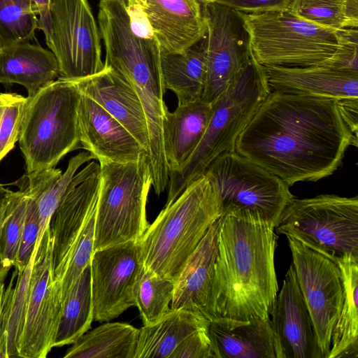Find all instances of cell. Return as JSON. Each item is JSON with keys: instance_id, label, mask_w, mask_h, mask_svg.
I'll return each mask as SVG.
<instances>
[{"instance_id": "obj_44", "label": "cell", "mask_w": 358, "mask_h": 358, "mask_svg": "<svg viewBox=\"0 0 358 358\" xmlns=\"http://www.w3.org/2000/svg\"><path fill=\"white\" fill-rule=\"evenodd\" d=\"M345 15L350 28L358 27V0H345Z\"/></svg>"}, {"instance_id": "obj_7", "label": "cell", "mask_w": 358, "mask_h": 358, "mask_svg": "<svg viewBox=\"0 0 358 358\" xmlns=\"http://www.w3.org/2000/svg\"><path fill=\"white\" fill-rule=\"evenodd\" d=\"M94 252L139 241L149 224L146 203L152 186L148 155L127 163H99Z\"/></svg>"}, {"instance_id": "obj_17", "label": "cell", "mask_w": 358, "mask_h": 358, "mask_svg": "<svg viewBox=\"0 0 358 358\" xmlns=\"http://www.w3.org/2000/svg\"><path fill=\"white\" fill-rule=\"evenodd\" d=\"M80 143L99 163H127L147 151L101 106L80 92L78 108Z\"/></svg>"}, {"instance_id": "obj_3", "label": "cell", "mask_w": 358, "mask_h": 358, "mask_svg": "<svg viewBox=\"0 0 358 358\" xmlns=\"http://www.w3.org/2000/svg\"><path fill=\"white\" fill-rule=\"evenodd\" d=\"M222 215L217 192L203 174L149 224L139 240L144 267L176 282L189 257Z\"/></svg>"}, {"instance_id": "obj_20", "label": "cell", "mask_w": 358, "mask_h": 358, "mask_svg": "<svg viewBox=\"0 0 358 358\" xmlns=\"http://www.w3.org/2000/svg\"><path fill=\"white\" fill-rule=\"evenodd\" d=\"M271 91L338 101L358 99V73L325 66H263Z\"/></svg>"}, {"instance_id": "obj_41", "label": "cell", "mask_w": 358, "mask_h": 358, "mask_svg": "<svg viewBox=\"0 0 358 358\" xmlns=\"http://www.w3.org/2000/svg\"><path fill=\"white\" fill-rule=\"evenodd\" d=\"M14 191L0 203V282L4 280L11 268L9 266L3 257L1 237L4 225L10 215L12 210V199Z\"/></svg>"}, {"instance_id": "obj_23", "label": "cell", "mask_w": 358, "mask_h": 358, "mask_svg": "<svg viewBox=\"0 0 358 358\" xmlns=\"http://www.w3.org/2000/svg\"><path fill=\"white\" fill-rule=\"evenodd\" d=\"M213 113L202 99L178 104L163 121V147L169 174L179 171L200 142Z\"/></svg>"}, {"instance_id": "obj_25", "label": "cell", "mask_w": 358, "mask_h": 358, "mask_svg": "<svg viewBox=\"0 0 358 358\" xmlns=\"http://www.w3.org/2000/svg\"><path fill=\"white\" fill-rule=\"evenodd\" d=\"M207 34L182 52H161L164 87L172 91L178 104L202 98L206 78Z\"/></svg>"}, {"instance_id": "obj_4", "label": "cell", "mask_w": 358, "mask_h": 358, "mask_svg": "<svg viewBox=\"0 0 358 358\" xmlns=\"http://www.w3.org/2000/svg\"><path fill=\"white\" fill-rule=\"evenodd\" d=\"M270 92L264 68L252 53L227 89L212 103L210 120L194 151L179 171L169 174L165 206L202 176L217 157L235 150L238 136Z\"/></svg>"}, {"instance_id": "obj_35", "label": "cell", "mask_w": 358, "mask_h": 358, "mask_svg": "<svg viewBox=\"0 0 358 358\" xmlns=\"http://www.w3.org/2000/svg\"><path fill=\"white\" fill-rule=\"evenodd\" d=\"M96 210L80 233L60 282L62 303L81 273L90 264L94 253Z\"/></svg>"}, {"instance_id": "obj_21", "label": "cell", "mask_w": 358, "mask_h": 358, "mask_svg": "<svg viewBox=\"0 0 358 358\" xmlns=\"http://www.w3.org/2000/svg\"><path fill=\"white\" fill-rule=\"evenodd\" d=\"M220 224V217L211 224L186 261L175 282L171 303L172 309H185L208 321Z\"/></svg>"}, {"instance_id": "obj_2", "label": "cell", "mask_w": 358, "mask_h": 358, "mask_svg": "<svg viewBox=\"0 0 358 358\" xmlns=\"http://www.w3.org/2000/svg\"><path fill=\"white\" fill-rule=\"evenodd\" d=\"M275 227L248 211L223 213L211 291L210 320H269L278 294Z\"/></svg>"}, {"instance_id": "obj_42", "label": "cell", "mask_w": 358, "mask_h": 358, "mask_svg": "<svg viewBox=\"0 0 358 358\" xmlns=\"http://www.w3.org/2000/svg\"><path fill=\"white\" fill-rule=\"evenodd\" d=\"M336 103L343 120L352 134L357 137L358 99H343Z\"/></svg>"}, {"instance_id": "obj_13", "label": "cell", "mask_w": 358, "mask_h": 358, "mask_svg": "<svg viewBox=\"0 0 358 358\" xmlns=\"http://www.w3.org/2000/svg\"><path fill=\"white\" fill-rule=\"evenodd\" d=\"M287 238L297 282L311 317L318 345L324 358H327L332 332L343 300L340 268L329 259Z\"/></svg>"}, {"instance_id": "obj_24", "label": "cell", "mask_w": 358, "mask_h": 358, "mask_svg": "<svg viewBox=\"0 0 358 358\" xmlns=\"http://www.w3.org/2000/svg\"><path fill=\"white\" fill-rule=\"evenodd\" d=\"M59 76L51 52L29 42L0 48V83L19 84L31 98Z\"/></svg>"}, {"instance_id": "obj_10", "label": "cell", "mask_w": 358, "mask_h": 358, "mask_svg": "<svg viewBox=\"0 0 358 358\" xmlns=\"http://www.w3.org/2000/svg\"><path fill=\"white\" fill-rule=\"evenodd\" d=\"M45 42L55 56L59 78L76 80L104 67L101 34L87 0H50Z\"/></svg>"}, {"instance_id": "obj_36", "label": "cell", "mask_w": 358, "mask_h": 358, "mask_svg": "<svg viewBox=\"0 0 358 358\" xmlns=\"http://www.w3.org/2000/svg\"><path fill=\"white\" fill-rule=\"evenodd\" d=\"M27 196L21 189L14 192L12 210L2 233L3 257L10 267H15L26 215Z\"/></svg>"}, {"instance_id": "obj_47", "label": "cell", "mask_w": 358, "mask_h": 358, "mask_svg": "<svg viewBox=\"0 0 358 358\" xmlns=\"http://www.w3.org/2000/svg\"><path fill=\"white\" fill-rule=\"evenodd\" d=\"M200 3H203L209 0H198Z\"/></svg>"}, {"instance_id": "obj_16", "label": "cell", "mask_w": 358, "mask_h": 358, "mask_svg": "<svg viewBox=\"0 0 358 358\" xmlns=\"http://www.w3.org/2000/svg\"><path fill=\"white\" fill-rule=\"evenodd\" d=\"M100 182V166L92 161L89 173L68 192L50 219L52 273L59 284L77 240L96 210Z\"/></svg>"}, {"instance_id": "obj_12", "label": "cell", "mask_w": 358, "mask_h": 358, "mask_svg": "<svg viewBox=\"0 0 358 358\" xmlns=\"http://www.w3.org/2000/svg\"><path fill=\"white\" fill-rule=\"evenodd\" d=\"M201 3L206 26V78L202 99L212 103L252 55L250 36L240 12L217 1Z\"/></svg>"}, {"instance_id": "obj_30", "label": "cell", "mask_w": 358, "mask_h": 358, "mask_svg": "<svg viewBox=\"0 0 358 358\" xmlns=\"http://www.w3.org/2000/svg\"><path fill=\"white\" fill-rule=\"evenodd\" d=\"M93 303L91 268L81 273L62 303L55 347L73 344L91 327Z\"/></svg>"}, {"instance_id": "obj_39", "label": "cell", "mask_w": 358, "mask_h": 358, "mask_svg": "<svg viewBox=\"0 0 358 358\" xmlns=\"http://www.w3.org/2000/svg\"><path fill=\"white\" fill-rule=\"evenodd\" d=\"M207 327L208 324L188 336L176 347L169 358H213Z\"/></svg>"}, {"instance_id": "obj_31", "label": "cell", "mask_w": 358, "mask_h": 358, "mask_svg": "<svg viewBox=\"0 0 358 358\" xmlns=\"http://www.w3.org/2000/svg\"><path fill=\"white\" fill-rule=\"evenodd\" d=\"M174 288V281L143 266L135 290V306L143 325L155 322L170 310Z\"/></svg>"}, {"instance_id": "obj_22", "label": "cell", "mask_w": 358, "mask_h": 358, "mask_svg": "<svg viewBox=\"0 0 358 358\" xmlns=\"http://www.w3.org/2000/svg\"><path fill=\"white\" fill-rule=\"evenodd\" d=\"M207 332L213 358H275L270 319L216 318L208 322Z\"/></svg>"}, {"instance_id": "obj_34", "label": "cell", "mask_w": 358, "mask_h": 358, "mask_svg": "<svg viewBox=\"0 0 358 358\" xmlns=\"http://www.w3.org/2000/svg\"><path fill=\"white\" fill-rule=\"evenodd\" d=\"M289 9L299 17L320 26L350 28L345 15V0H292Z\"/></svg>"}, {"instance_id": "obj_18", "label": "cell", "mask_w": 358, "mask_h": 358, "mask_svg": "<svg viewBox=\"0 0 358 358\" xmlns=\"http://www.w3.org/2000/svg\"><path fill=\"white\" fill-rule=\"evenodd\" d=\"M141 10L161 52L180 53L206 34L198 0H131Z\"/></svg>"}, {"instance_id": "obj_8", "label": "cell", "mask_w": 358, "mask_h": 358, "mask_svg": "<svg viewBox=\"0 0 358 358\" xmlns=\"http://www.w3.org/2000/svg\"><path fill=\"white\" fill-rule=\"evenodd\" d=\"M275 231L336 264L345 255L358 258V197L320 194L294 198Z\"/></svg>"}, {"instance_id": "obj_38", "label": "cell", "mask_w": 358, "mask_h": 358, "mask_svg": "<svg viewBox=\"0 0 358 358\" xmlns=\"http://www.w3.org/2000/svg\"><path fill=\"white\" fill-rule=\"evenodd\" d=\"M322 66L358 73L357 28L341 29V45L336 54Z\"/></svg>"}, {"instance_id": "obj_46", "label": "cell", "mask_w": 358, "mask_h": 358, "mask_svg": "<svg viewBox=\"0 0 358 358\" xmlns=\"http://www.w3.org/2000/svg\"><path fill=\"white\" fill-rule=\"evenodd\" d=\"M5 288L6 287H5L4 282H0V309H1V303H2V299H3V296Z\"/></svg>"}, {"instance_id": "obj_26", "label": "cell", "mask_w": 358, "mask_h": 358, "mask_svg": "<svg viewBox=\"0 0 358 358\" xmlns=\"http://www.w3.org/2000/svg\"><path fill=\"white\" fill-rule=\"evenodd\" d=\"M208 322L187 310L171 308L158 320L139 329L134 358H169L184 339Z\"/></svg>"}, {"instance_id": "obj_5", "label": "cell", "mask_w": 358, "mask_h": 358, "mask_svg": "<svg viewBox=\"0 0 358 358\" xmlns=\"http://www.w3.org/2000/svg\"><path fill=\"white\" fill-rule=\"evenodd\" d=\"M80 98L76 83L59 77L29 98L18 140L27 173L55 168L80 147Z\"/></svg>"}, {"instance_id": "obj_29", "label": "cell", "mask_w": 358, "mask_h": 358, "mask_svg": "<svg viewBox=\"0 0 358 358\" xmlns=\"http://www.w3.org/2000/svg\"><path fill=\"white\" fill-rule=\"evenodd\" d=\"M139 329L121 322L87 331L69 348L64 358H134Z\"/></svg>"}, {"instance_id": "obj_9", "label": "cell", "mask_w": 358, "mask_h": 358, "mask_svg": "<svg viewBox=\"0 0 358 358\" xmlns=\"http://www.w3.org/2000/svg\"><path fill=\"white\" fill-rule=\"evenodd\" d=\"M204 174L217 192L222 214L248 211L275 227L294 198L282 180L235 150L217 157Z\"/></svg>"}, {"instance_id": "obj_6", "label": "cell", "mask_w": 358, "mask_h": 358, "mask_svg": "<svg viewBox=\"0 0 358 358\" xmlns=\"http://www.w3.org/2000/svg\"><path fill=\"white\" fill-rule=\"evenodd\" d=\"M241 14L252 53L262 66H322L341 45L342 29L320 26L289 8Z\"/></svg>"}, {"instance_id": "obj_40", "label": "cell", "mask_w": 358, "mask_h": 358, "mask_svg": "<svg viewBox=\"0 0 358 358\" xmlns=\"http://www.w3.org/2000/svg\"><path fill=\"white\" fill-rule=\"evenodd\" d=\"M210 1V0H209ZM243 13H260L287 9L292 0H213Z\"/></svg>"}, {"instance_id": "obj_1", "label": "cell", "mask_w": 358, "mask_h": 358, "mask_svg": "<svg viewBox=\"0 0 358 358\" xmlns=\"http://www.w3.org/2000/svg\"><path fill=\"white\" fill-rule=\"evenodd\" d=\"M350 145L357 137L336 101L271 91L234 149L292 186L333 174Z\"/></svg>"}, {"instance_id": "obj_43", "label": "cell", "mask_w": 358, "mask_h": 358, "mask_svg": "<svg viewBox=\"0 0 358 358\" xmlns=\"http://www.w3.org/2000/svg\"><path fill=\"white\" fill-rule=\"evenodd\" d=\"M31 1L35 8L37 15L39 16L38 18V29H41L45 36L48 33L50 24V0Z\"/></svg>"}, {"instance_id": "obj_14", "label": "cell", "mask_w": 358, "mask_h": 358, "mask_svg": "<svg viewBox=\"0 0 358 358\" xmlns=\"http://www.w3.org/2000/svg\"><path fill=\"white\" fill-rule=\"evenodd\" d=\"M90 268L94 321L109 322L135 306L143 268L139 241L95 250Z\"/></svg>"}, {"instance_id": "obj_27", "label": "cell", "mask_w": 358, "mask_h": 358, "mask_svg": "<svg viewBox=\"0 0 358 358\" xmlns=\"http://www.w3.org/2000/svg\"><path fill=\"white\" fill-rule=\"evenodd\" d=\"M36 248L29 263L15 268L5 288L0 309V358L19 357Z\"/></svg>"}, {"instance_id": "obj_11", "label": "cell", "mask_w": 358, "mask_h": 358, "mask_svg": "<svg viewBox=\"0 0 358 358\" xmlns=\"http://www.w3.org/2000/svg\"><path fill=\"white\" fill-rule=\"evenodd\" d=\"M32 266L27 313L19 357L45 358L55 348L62 310V290L52 273V241L49 226Z\"/></svg>"}, {"instance_id": "obj_33", "label": "cell", "mask_w": 358, "mask_h": 358, "mask_svg": "<svg viewBox=\"0 0 358 358\" xmlns=\"http://www.w3.org/2000/svg\"><path fill=\"white\" fill-rule=\"evenodd\" d=\"M29 101L16 93L0 94V162L19 140Z\"/></svg>"}, {"instance_id": "obj_32", "label": "cell", "mask_w": 358, "mask_h": 358, "mask_svg": "<svg viewBox=\"0 0 358 358\" xmlns=\"http://www.w3.org/2000/svg\"><path fill=\"white\" fill-rule=\"evenodd\" d=\"M31 0H0V48L29 42L38 29Z\"/></svg>"}, {"instance_id": "obj_45", "label": "cell", "mask_w": 358, "mask_h": 358, "mask_svg": "<svg viewBox=\"0 0 358 358\" xmlns=\"http://www.w3.org/2000/svg\"><path fill=\"white\" fill-rule=\"evenodd\" d=\"M11 192V190L4 187L3 185L0 184V203L6 198L10 193Z\"/></svg>"}, {"instance_id": "obj_19", "label": "cell", "mask_w": 358, "mask_h": 358, "mask_svg": "<svg viewBox=\"0 0 358 358\" xmlns=\"http://www.w3.org/2000/svg\"><path fill=\"white\" fill-rule=\"evenodd\" d=\"M72 80L82 94L101 106L148 153L149 133L144 109L135 90L122 74L104 65L94 75Z\"/></svg>"}, {"instance_id": "obj_37", "label": "cell", "mask_w": 358, "mask_h": 358, "mask_svg": "<svg viewBox=\"0 0 358 358\" xmlns=\"http://www.w3.org/2000/svg\"><path fill=\"white\" fill-rule=\"evenodd\" d=\"M19 189L26 193L27 204L17 261L15 267L17 269L24 267L32 257L40 231L39 213L34 196L22 187H19Z\"/></svg>"}, {"instance_id": "obj_15", "label": "cell", "mask_w": 358, "mask_h": 358, "mask_svg": "<svg viewBox=\"0 0 358 358\" xmlns=\"http://www.w3.org/2000/svg\"><path fill=\"white\" fill-rule=\"evenodd\" d=\"M275 358H324L292 264L270 316Z\"/></svg>"}, {"instance_id": "obj_28", "label": "cell", "mask_w": 358, "mask_h": 358, "mask_svg": "<svg viewBox=\"0 0 358 358\" xmlns=\"http://www.w3.org/2000/svg\"><path fill=\"white\" fill-rule=\"evenodd\" d=\"M336 264L342 277L343 300L332 332L327 358H357L358 258L345 255Z\"/></svg>"}]
</instances>
